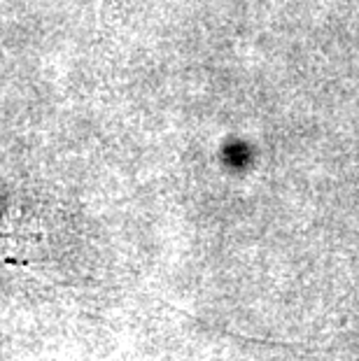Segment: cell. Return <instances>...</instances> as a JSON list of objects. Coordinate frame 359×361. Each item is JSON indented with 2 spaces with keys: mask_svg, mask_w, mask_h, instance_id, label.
I'll return each instance as SVG.
<instances>
[{
  "mask_svg": "<svg viewBox=\"0 0 359 361\" xmlns=\"http://www.w3.org/2000/svg\"><path fill=\"white\" fill-rule=\"evenodd\" d=\"M21 207L17 191L3 175H0V257L10 255L14 247L21 245Z\"/></svg>",
  "mask_w": 359,
  "mask_h": 361,
  "instance_id": "1",
  "label": "cell"
}]
</instances>
